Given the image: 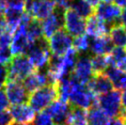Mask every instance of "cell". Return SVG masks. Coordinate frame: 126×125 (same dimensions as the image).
<instances>
[{"instance_id":"obj_8","label":"cell","mask_w":126,"mask_h":125,"mask_svg":"<svg viewBox=\"0 0 126 125\" xmlns=\"http://www.w3.org/2000/svg\"><path fill=\"white\" fill-rule=\"evenodd\" d=\"M4 87H5L4 91L9 101V104L15 106V105L25 104L26 102H28L30 94L26 90V88L21 82L7 80Z\"/></svg>"},{"instance_id":"obj_2","label":"cell","mask_w":126,"mask_h":125,"mask_svg":"<svg viewBox=\"0 0 126 125\" xmlns=\"http://www.w3.org/2000/svg\"><path fill=\"white\" fill-rule=\"evenodd\" d=\"M35 69L26 54L13 56L7 63V80L21 82Z\"/></svg>"},{"instance_id":"obj_20","label":"cell","mask_w":126,"mask_h":125,"mask_svg":"<svg viewBox=\"0 0 126 125\" xmlns=\"http://www.w3.org/2000/svg\"><path fill=\"white\" fill-rule=\"evenodd\" d=\"M103 74L111 82L113 88L119 91L126 89V72L117 66H109Z\"/></svg>"},{"instance_id":"obj_5","label":"cell","mask_w":126,"mask_h":125,"mask_svg":"<svg viewBox=\"0 0 126 125\" xmlns=\"http://www.w3.org/2000/svg\"><path fill=\"white\" fill-rule=\"evenodd\" d=\"M97 106L110 119L120 118L122 114L121 92L117 89L97 97Z\"/></svg>"},{"instance_id":"obj_12","label":"cell","mask_w":126,"mask_h":125,"mask_svg":"<svg viewBox=\"0 0 126 125\" xmlns=\"http://www.w3.org/2000/svg\"><path fill=\"white\" fill-rule=\"evenodd\" d=\"M93 76L94 74L92 71L90 58H88L87 56H81L79 58H77L73 71L70 75L71 78L76 80L80 85L86 86Z\"/></svg>"},{"instance_id":"obj_28","label":"cell","mask_w":126,"mask_h":125,"mask_svg":"<svg viewBox=\"0 0 126 125\" xmlns=\"http://www.w3.org/2000/svg\"><path fill=\"white\" fill-rule=\"evenodd\" d=\"M33 125H54V122L52 117L45 110H43L35 116Z\"/></svg>"},{"instance_id":"obj_43","label":"cell","mask_w":126,"mask_h":125,"mask_svg":"<svg viewBox=\"0 0 126 125\" xmlns=\"http://www.w3.org/2000/svg\"><path fill=\"white\" fill-rule=\"evenodd\" d=\"M124 31H125V32H126V26H125V28H124Z\"/></svg>"},{"instance_id":"obj_34","label":"cell","mask_w":126,"mask_h":125,"mask_svg":"<svg viewBox=\"0 0 126 125\" xmlns=\"http://www.w3.org/2000/svg\"><path fill=\"white\" fill-rule=\"evenodd\" d=\"M121 104H122V109L126 111V89L121 93Z\"/></svg>"},{"instance_id":"obj_10","label":"cell","mask_w":126,"mask_h":125,"mask_svg":"<svg viewBox=\"0 0 126 125\" xmlns=\"http://www.w3.org/2000/svg\"><path fill=\"white\" fill-rule=\"evenodd\" d=\"M94 12L98 19L107 23L110 28L116 24H121L120 17L122 14V8L115 4L99 3Z\"/></svg>"},{"instance_id":"obj_15","label":"cell","mask_w":126,"mask_h":125,"mask_svg":"<svg viewBox=\"0 0 126 125\" xmlns=\"http://www.w3.org/2000/svg\"><path fill=\"white\" fill-rule=\"evenodd\" d=\"M12 120L18 124H31L35 119V111L27 103L11 106L9 109Z\"/></svg>"},{"instance_id":"obj_36","label":"cell","mask_w":126,"mask_h":125,"mask_svg":"<svg viewBox=\"0 0 126 125\" xmlns=\"http://www.w3.org/2000/svg\"><path fill=\"white\" fill-rule=\"evenodd\" d=\"M85 1L88 4H89L93 8H96L100 3V0H85Z\"/></svg>"},{"instance_id":"obj_26","label":"cell","mask_w":126,"mask_h":125,"mask_svg":"<svg viewBox=\"0 0 126 125\" xmlns=\"http://www.w3.org/2000/svg\"><path fill=\"white\" fill-rule=\"evenodd\" d=\"M90 62L94 76L103 74L109 67L108 60L106 55H95L90 59Z\"/></svg>"},{"instance_id":"obj_27","label":"cell","mask_w":126,"mask_h":125,"mask_svg":"<svg viewBox=\"0 0 126 125\" xmlns=\"http://www.w3.org/2000/svg\"><path fill=\"white\" fill-rule=\"evenodd\" d=\"M89 39L87 35H80L77 36L73 40V47L78 52H85L89 49Z\"/></svg>"},{"instance_id":"obj_40","label":"cell","mask_w":126,"mask_h":125,"mask_svg":"<svg viewBox=\"0 0 126 125\" xmlns=\"http://www.w3.org/2000/svg\"><path fill=\"white\" fill-rule=\"evenodd\" d=\"M120 69H122L123 71H124V72H126V58H125V60L123 61V62L121 64V66L119 67Z\"/></svg>"},{"instance_id":"obj_24","label":"cell","mask_w":126,"mask_h":125,"mask_svg":"<svg viewBox=\"0 0 126 125\" xmlns=\"http://www.w3.org/2000/svg\"><path fill=\"white\" fill-rule=\"evenodd\" d=\"M70 8L82 18H88L93 16L95 9L85 0H74L70 5Z\"/></svg>"},{"instance_id":"obj_3","label":"cell","mask_w":126,"mask_h":125,"mask_svg":"<svg viewBox=\"0 0 126 125\" xmlns=\"http://www.w3.org/2000/svg\"><path fill=\"white\" fill-rule=\"evenodd\" d=\"M68 102L72 107L87 110L91 107L97 105V97L91 93L86 87V86L80 85L76 80H74L73 87L69 95Z\"/></svg>"},{"instance_id":"obj_13","label":"cell","mask_w":126,"mask_h":125,"mask_svg":"<svg viewBox=\"0 0 126 125\" xmlns=\"http://www.w3.org/2000/svg\"><path fill=\"white\" fill-rule=\"evenodd\" d=\"M63 13L64 11L56 7L54 12L42 22V37L46 41L49 40L56 31L63 27Z\"/></svg>"},{"instance_id":"obj_18","label":"cell","mask_w":126,"mask_h":125,"mask_svg":"<svg viewBox=\"0 0 126 125\" xmlns=\"http://www.w3.org/2000/svg\"><path fill=\"white\" fill-rule=\"evenodd\" d=\"M110 27L107 23L98 19L96 16H91L86 22V32L89 38H98L108 35Z\"/></svg>"},{"instance_id":"obj_38","label":"cell","mask_w":126,"mask_h":125,"mask_svg":"<svg viewBox=\"0 0 126 125\" xmlns=\"http://www.w3.org/2000/svg\"><path fill=\"white\" fill-rule=\"evenodd\" d=\"M111 125H124V123H123V120L121 118H117V119L112 120Z\"/></svg>"},{"instance_id":"obj_39","label":"cell","mask_w":126,"mask_h":125,"mask_svg":"<svg viewBox=\"0 0 126 125\" xmlns=\"http://www.w3.org/2000/svg\"><path fill=\"white\" fill-rule=\"evenodd\" d=\"M120 118L123 120L124 125H126V111H123V109H122V114L120 116Z\"/></svg>"},{"instance_id":"obj_17","label":"cell","mask_w":126,"mask_h":125,"mask_svg":"<svg viewBox=\"0 0 126 125\" xmlns=\"http://www.w3.org/2000/svg\"><path fill=\"white\" fill-rule=\"evenodd\" d=\"M71 109L72 106L69 104V102L57 98L46 109L45 111L52 117L53 122H57V124H60L65 122Z\"/></svg>"},{"instance_id":"obj_11","label":"cell","mask_w":126,"mask_h":125,"mask_svg":"<svg viewBox=\"0 0 126 125\" xmlns=\"http://www.w3.org/2000/svg\"><path fill=\"white\" fill-rule=\"evenodd\" d=\"M63 27L70 36L77 37L86 32V20L68 8L63 13Z\"/></svg>"},{"instance_id":"obj_14","label":"cell","mask_w":126,"mask_h":125,"mask_svg":"<svg viewBox=\"0 0 126 125\" xmlns=\"http://www.w3.org/2000/svg\"><path fill=\"white\" fill-rule=\"evenodd\" d=\"M86 87L97 97L113 90V86L111 82L104 74L93 76L92 78L86 85Z\"/></svg>"},{"instance_id":"obj_4","label":"cell","mask_w":126,"mask_h":125,"mask_svg":"<svg viewBox=\"0 0 126 125\" xmlns=\"http://www.w3.org/2000/svg\"><path fill=\"white\" fill-rule=\"evenodd\" d=\"M26 53L34 69H42L48 65L52 55L48 42L43 38L32 43Z\"/></svg>"},{"instance_id":"obj_19","label":"cell","mask_w":126,"mask_h":125,"mask_svg":"<svg viewBox=\"0 0 126 125\" xmlns=\"http://www.w3.org/2000/svg\"><path fill=\"white\" fill-rule=\"evenodd\" d=\"M114 48L110 36H102L91 40L89 43V49L95 55H107L110 54Z\"/></svg>"},{"instance_id":"obj_42","label":"cell","mask_w":126,"mask_h":125,"mask_svg":"<svg viewBox=\"0 0 126 125\" xmlns=\"http://www.w3.org/2000/svg\"><path fill=\"white\" fill-rule=\"evenodd\" d=\"M56 125H64V124H63V123H60V124H56Z\"/></svg>"},{"instance_id":"obj_41","label":"cell","mask_w":126,"mask_h":125,"mask_svg":"<svg viewBox=\"0 0 126 125\" xmlns=\"http://www.w3.org/2000/svg\"><path fill=\"white\" fill-rule=\"evenodd\" d=\"M103 1V3H107V4H110V3H111L113 0H102Z\"/></svg>"},{"instance_id":"obj_35","label":"cell","mask_w":126,"mask_h":125,"mask_svg":"<svg viewBox=\"0 0 126 125\" xmlns=\"http://www.w3.org/2000/svg\"><path fill=\"white\" fill-rule=\"evenodd\" d=\"M120 22L122 25H125L126 26V7L122 11L121 17H120Z\"/></svg>"},{"instance_id":"obj_9","label":"cell","mask_w":126,"mask_h":125,"mask_svg":"<svg viewBox=\"0 0 126 125\" xmlns=\"http://www.w3.org/2000/svg\"><path fill=\"white\" fill-rule=\"evenodd\" d=\"M27 23H21L14 31L10 43V52L13 56L25 54L28 51L31 42L27 36Z\"/></svg>"},{"instance_id":"obj_30","label":"cell","mask_w":126,"mask_h":125,"mask_svg":"<svg viewBox=\"0 0 126 125\" xmlns=\"http://www.w3.org/2000/svg\"><path fill=\"white\" fill-rule=\"evenodd\" d=\"M12 58L9 48H0V64H7Z\"/></svg>"},{"instance_id":"obj_25","label":"cell","mask_w":126,"mask_h":125,"mask_svg":"<svg viewBox=\"0 0 126 125\" xmlns=\"http://www.w3.org/2000/svg\"><path fill=\"white\" fill-rule=\"evenodd\" d=\"M27 36L31 44L42 39V31L41 21L32 18L27 26Z\"/></svg>"},{"instance_id":"obj_45","label":"cell","mask_w":126,"mask_h":125,"mask_svg":"<svg viewBox=\"0 0 126 125\" xmlns=\"http://www.w3.org/2000/svg\"><path fill=\"white\" fill-rule=\"evenodd\" d=\"M125 51H126V47H125Z\"/></svg>"},{"instance_id":"obj_16","label":"cell","mask_w":126,"mask_h":125,"mask_svg":"<svg viewBox=\"0 0 126 125\" xmlns=\"http://www.w3.org/2000/svg\"><path fill=\"white\" fill-rule=\"evenodd\" d=\"M23 86L29 94L33 93L43 87L52 85L48 74L42 71H34L23 80Z\"/></svg>"},{"instance_id":"obj_22","label":"cell","mask_w":126,"mask_h":125,"mask_svg":"<svg viewBox=\"0 0 126 125\" xmlns=\"http://www.w3.org/2000/svg\"><path fill=\"white\" fill-rule=\"evenodd\" d=\"M64 122H65V125H87L88 124V110L72 107Z\"/></svg>"},{"instance_id":"obj_23","label":"cell","mask_w":126,"mask_h":125,"mask_svg":"<svg viewBox=\"0 0 126 125\" xmlns=\"http://www.w3.org/2000/svg\"><path fill=\"white\" fill-rule=\"evenodd\" d=\"M110 38L116 47H126V32L122 24H116L110 28Z\"/></svg>"},{"instance_id":"obj_32","label":"cell","mask_w":126,"mask_h":125,"mask_svg":"<svg viewBox=\"0 0 126 125\" xmlns=\"http://www.w3.org/2000/svg\"><path fill=\"white\" fill-rule=\"evenodd\" d=\"M9 108V101L7 99L4 89H0V111H6Z\"/></svg>"},{"instance_id":"obj_37","label":"cell","mask_w":126,"mask_h":125,"mask_svg":"<svg viewBox=\"0 0 126 125\" xmlns=\"http://www.w3.org/2000/svg\"><path fill=\"white\" fill-rule=\"evenodd\" d=\"M115 2V5L119 7H126V0H113Z\"/></svg>"},{"instance_id":"obj_1","label":"cell","mask_w":126,"mask_h":125,"mask_svg":"<svg viewBox=\"0 0 126 125\" xmlns=\"http://www.w3.org/2000/svg\"><path fill=\"white\" fill-rule=\"evenodd\" d=\"M58 98L57 85H48L30 94L29 104L34 111H43Z\"/></svg>"},{"instance_id":"obj_21","label":"cell","mask_w":126,"mask_h":125,"mask_svg":"<svg viewBox=\"0 0 126 125\" xmlns=\"http://www.w3.org/2000/svg\"><path fill=\"white\" fill-rule=\"evenodd\" d=\"M88 123L89 125H111L112 120L96 105L88 109Z\"/></svg>"},{"instance_id":"obj_44","label":"cell","mask_w":126,"mask_h":125,"mask_svg":"<svg viewBox=\"0 0 126 125\" xmlns=\"http://www.w3.org/2000/svg\"><path fill=\"white\" fill-rule=\"evenodd\" d=\"M3 1H5V2H6V1H7V0H3Z\"/></svg>"},{"instance_id":"obj_33","label":"cell","mask_w":126,"mask_h":125,"mask_svg":"<svg viewBox=\"0 0 126 125\" xmlns=\"http://www.w3.org/2000/svg\"><path fill=\"white\" fill-rule=\"evenodd\" d=\"M8 72H7V64H0V89L5 86L7 81Z\"/></svg>"},{"instance_id":"obj_7","label":"cell","mask_w":126,"mask_h":125,"mask_svg":"<svg viewBox=\"0 0 126 125\" xmlns=\"http://www.w3.org/2000/svg\"><path fill=\"white\" fill-rule=\"evenodd\" d=\"M48 45L52 55L63 56L72 48L73 39L64 29H61L49 39Z\"/></svg>"},{"instance_id":"obj_6","label":"cell","mask_w":126,"mask_h":125,"mask_svg":"<svg viewBox=\"0 0 126 125\" xmlns=\"http://www.w3.org/2000/svg\"><path fill=\"white\" fill-rule=\"evenodd\" d=\"M55 8L53 0H25V12L36 20H44Z\"/></svg>"},{"instance_id":"obj_29","label":"cell","mask_w":126,"mask_h":125,"mask_svg":"<svg viewBox=\"0 0 126 125\" xmlns=\"http://www.w3.org/2000/svg\"><path fill=\"white\" fill-rule=\"evenodd\" d=\"M12 32L6 28V30L0 33V48H8L12 40Z\"/></svg>"},{"instance_id":"obj_31","label":"cell","mask_w":126,"mask_h":125,"mask_svg":"<svg viewBox=\"0 0 126 125\" xmlns=\"http://www.w3.org/2000/svg\"><path fill=\"white\" fill-rule=\"evenodd\" d=\"M13 120L8 110L0 111V125H11Z\"/></svg>"}]
</instances>
